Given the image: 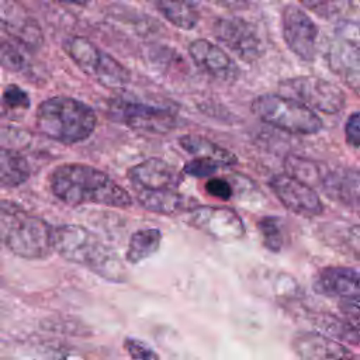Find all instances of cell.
Listing matches in <instances>:
<instances>
[{
    "label": "cell",
    "mask_w": 360,
    "mask_h": 360,
    "mask_svg": "<svg viewBox=\"0 0 360 360\" xmlns=\"http://www.w3.org/2000/svg\"><path fill=\"white\" fill-rule=\"evenodd\" d=\"M329 69L360 96V42L336 37L326 52Z\"/></svg>",
    "instance_id": "16"
},
{
    "label": "cell",
    "mask_w": 360,
    "mask_h": 360,
    "mask_svg": "<svg viewBox=\"0 0 360 360\" xmlns=\"http://www.w3.org/2000/svg\"><path fill=\"white\" fill-rule=\"evenodd\" d=\"M179 145L194 158L210 159L219 166H232L238 162V158L233 152L201 135H181L179 138Z\"/></svg>",
    "instance_id": "20"
},
{
    "label": "cell",
    "mask_w": 360,
    "mask_h": 360,
    "mask_svg": "<svg viewBox=\"0 0 360 360\" xmlns=\"http://www.w3.org/2000/svg\"><path fill=\"white\" fill-rule=\"evenodd\" d=\"M284 167L287 170V174L304 181L311 187L312 184H321L326 176V173L321 170V166L318 163L295 155H288L285 158Z\"/></svg>",
    "instance_id": "25"
},
{
    "label": "cell",
    "mask_w": 360,
    "mask_h": 360,
    "mask_svg": "<svg viewBox=\"0 0 360 360\" xmlns=\"http://www.w3.org/2000/svg\"><path fill=\"white\" fill-rule=\"evenodd\" d=\"M162 242V232L158 228H143L135 231L128 242L125 259L131 264H136L155 255Z\"/></svg>",
    "instance_id": "23"
},
{
    "label": "cell",
    "mask_w": 360,
    "mask_h": 360,
    "mask_svg": "<svg viewBox=\"0 0 360 360\" xmlns=\"http://www.w3.org/2000/svg\"><path fill=\"white\" fill-rule=\"evenodd\" d=\"M311 322L321 330V333L340 343L359 345L360 342V335L345 318L342 319L328 312H316L311 316Z\"/></svg>",
    "instance_id": "24"
},
{
    "label": "cell",
    "mask_w": 360,
    "mask_h": 360,
    "mask_svg": "<svg viewBox=\"0 0 360 360\" xmlns=\"http://www.w3.org/2000/svg\"><path fill=\"white\" fill-rule=\"evenodd\" d=\"M305 8L329 21L342 20L352 10V0H298Z\"/></svg>",
    "instance_id": "26"
},
{
    "label": "cell",
    "mask_w": 360,
    "mask_h": 360,
    "mask_svg": "<svg viewBox=\"0 0 360 360\" xmlns=\"http://www.w3.org/2000/svg\"><path fill=\"white\" fill-rule=\"evenodd\" d=\"M359 281H360V273H359Z\"/></svg>",
    "instance_id": "39"
},
{
    "label": "cell",
    "mask_w": 360,
    "mask_h": 360,
    "mask_svg": "<svg viewBox=\"0 0 360 360\" xmlns=\"http://www.w3.org/2000/svg\"><path fill=\"white\" fill-rule=\"evenodd\" d=\"M55 1H59L63 4H70V6H79V7H86L90 3V0H55Z\"/></svg>",
    "instance_id": "37"
},
{
    "label": "cell",
    "mask_w": 360,
    "mask_h": 360,
    "mask_svg": "<svg viewBox=\"0 0 360 360\" xmlns=\"http://www.w3.org/2000/svg\"><path fill=\"white\" fill-rule=\"evenodd\" d=\"M138 202L148 211L174 215L195 208L197 202L191 197L179 193L174 188H141L134 187Z\"/></svg>",
    "instance_id": "19"
},
{
    "label": "cell",
    "mask_w": 360,
    "mask_h": 360,
    "mask_svg": "<svg viewBox=\"0 0 360 360\" xmlns=\"http://www.w3.org/2000/svg\"><path fill=\"white\" fill-rule=\"evenodd\" d=\"M257 229L259 233L262 236V242L263 246L273 252V253H278L283 249L284 245V236L281 232V226H280V221L276 217H263L259 222H257Z\"/></svg>",
    "instance_id": "27"
},
{
    "label": "cell",
    "mask_w": 360,
    "mask_h": 360,
    "mask_svg": "<svg viewBox=\"0 0 360 360\" xmlns=\"http://www.w3.org/2000/svg\"><path fill=\"white\" fill-rule=\"evenodd\" d=\"M339 311L342 316L357 330L360 335V305L354 301H343L339 304Z\"/></svg>",
    "instance_id": "33"
},
{
    "label": "cell",
    "mask_w": 360,
    "mask_h": 360,
    "mask_svg": "<svg viewBox=\"0 0 360 360\" xmlns=\"http://www.w3.org/2000/svg\"><path fill=\"white\" fill-rule=\"evenodd\" d=\"M281 32L287 48L297 58L305 62L315 59L319 30L302 8L294 4L283 8Z\"/></svg>",
    "instance_id": "10"
},
{
    "label": "cell",
    "mask_w": 360,
    "mask_h": 360,
    "mask_svg": "<svg viewBox=\"0 0 360 360\" xmlns=\"http://www.w3.org/2000/svg\"><path fill=\"white\" fill-rule=\"evenodd\" d=\"M63 51L83 73L103 87L122 89L131 82L129 70L86 37H68Z\"/></svg>",
    "instance_id": "6"
},
{
    "label": "cell",
    "mask_w": 360,
    "mask_h": 360,
    "mask_svg": "<svg viewBox=\"0 0 360 360\" xmlns=\"http://www.w3.org/2000/svg\"><path fill=\"white\" fill-rule=\"evenodd\" d=\"M291 349L301 360H356L345 345L321 332L295 333Z\"/></svg>",
    "instance_id": "15"
},
{
    "label": "cell",
    "mask_w": 360,
    "mask_h": 360,
    "mask_svg": "<svg viewBox=\"0 0 360 360\" xmlns=\"http://www.w3.org/2000/svg\"><path fill=\"white\" fill-rule=\"evenodd\" d=\"M215 39L245 62H253L263 53L262 38L256 27L242 17H219L212 24Z\"/></svg>",
    "instance_id": "9"
},
{
    "label": "cell",
    "mask_w": 360,
    "mask_h": 360,
    "mask_svg": "<svg viewBox=\"0 0 360 360\" xmlns=\"http://www.w3.org/2000/svg\"><path fill=\"white\" fill-rule=\"evenodd\" d=\"M108 115L134 131L156 135L170 132L177 122L176 114L166 107L127 98H112L108 103Z\"/></svg>",
    "instance_id": "8"
},
{
    "label": "cell",
    "mask_w": 360,
    "mask_h": 360,
    "mask_svg": "<svg viewBox=\"0 0 360 360\" xmlns=\"http://www.w3.org/2000/svg\"><path fill=\"white\" fill-rule=\"evenodd\" d=\"M278 91L311 110L325 114H338L346 105L343 90L335 83L318 76H295L278 83Z\"/></svg>",
    "instance_id": "7"
},
{
    "label": "cell",
    "mask_w": 360,
    "mask_h": 360,
    "mask_svg": "<svg viewBox=\"0 0 360 360\" xmlns=\"http://www.w3.org/2000/svg\"><path fill=\"white\" fill-rule=\"evenodd\" d=\"M53 250L65 260L86 267L104 280L114 283L127 280V270L120 256L83 225L63 224L55 228Z\"/></svg>",
    "instance_id": "2"
},
{
    "label": "cell",
    "mask_w": 360,
    "mask_h": 360,
    "mask_svg": "<svg viewBox=\"0 0 360 360\" xmlns=\"http://www.w3.org/2000/svg\"><path fill=\"white\" fill-rule=\"evenodd\" d=\"M3 103L10 110H27L30 107L28 94L17 84H8L3 91Z\"/></svg>",
    "instance_id": "30"
},
{
    "label": "cell",
    "mask_w": 360,
    "mask_h": 360,
    "mask_svg": "<svg viewBox=\"0 0 360 360\" xmlns=\"http://www.w3.org/2000/svg\"><path fill=\"white\" fill-rule=\"evenodd\" d=\"M7 112H8V108H7V107H6V104L3 103V98L0 97V117L7 115Z\"/></svg>",
    "instance_id": "38"
},
{
    "label": "cell",
    "mask_w": 360,
    "mask_h": 360,
    "mask_svg": "<svg viewBox=\"0 0 360 360\" xmlns=\"http://www.w3.org/2000/svg\"><path fill=\"white\" fill-rule=\"evenodd\" d=\"M205 190L214 195V197H218L221 200H229L232 197V187L231 184L224 180V179H218V177H214V179H210L205 184Z\"/></svg>",
    "instance_id": "34"
},
{
    "label": "cell",
    "mask_w": 360,
    "mask_h": 360,
    "mask_svg": "<svg viewBox=\"0 0 360 360\" xmlns=\"http://www.w3.org/2000/svg\"><path fill=\"white\" fill-rule=\"evenodd\" d=\"M252 112L263 122L295 135H312L322 129V120L302 103L276 93L255 97Z\"/></svg>",
    "instance_id": "5"
},
{
    "label": "cell",
    "mask_w": 360,
    "mask_h": 360,
    "mask_svg": "<svg viewBox=\"0 0 360 360\" xmlns=\"http://www.w3.org/2000/svg\"><path fill=\"white\" fill-rule=\"evenodd\" d=\"M0 66L8 72L20 73L27 68V59L22 52L11 42L0 38Z\"/></svg>",
    "instance_id": "28"
},
{
    "label": "cell",
    "mask_w": 360,
    "mask_h": 360,
    "mask_svg": "<svg viewBox=\"0 0 360 360\" xmlns=\"http://www.w3.org/2000/svg\"><path fill=\"white\" fill-rule=\"evenodd\" d=\"M0 242L15 256L42 260L53 252V228L11 200H0Z\"/></svg>",
    "instance_id": "3"
},
{
    "label": "cell",
    "mask_w": 360,
    "mask_h": 360,
    "mask_svg": "<svg viewBox=\"0 0 360 360\" xmlns=\"http://www.w3.org/2000/svg\"><path fill=\"white\" fill-rule=\"evenodd\" d=\"M124 349L132 360H159L158 353L148 343L136 338H125Z\"/></svg>",
    "instance_id": "29"
},
{
    "label": "cell",
    "mask_w": 360,
    "mask_h": 360,
    "mask_svg": "<svg viewBox=\"0 0 360 360\" xmlns=\"http://www.w3.org/2000/svg\"><path fill=\"white\" fill-rule=\"evenodd\" d=\"M31 176V169L24 156L0 145V186L20 187Z\"/></svg>",
    "instance_id": "22"
},
{
    "label": "cell",
    "mask_w": 360,
    "mask_h": 360,
    "mask_svg": "<svg viewBox=\"0 0 360 360\" xmlns=\"http://www.w3.org/2000/svg\"><path fill=\"white\" fill-rule=\"evenodd\" d=\"M0 30L28 51H38L45 42L39 22L18 0H0Z\"/></svg>",
    "instance_id": "12"
},
{
    "label": "cell",
    "mask_w": 360,
    "mask_h": 360,
    "mask_svg": "<svg viewBox=\"0 0 360 360\" xmlns=\"http://www.w3.org/2000/svg\"><path fill=\"white\" fill-rule=\"evenodd\" d=\"M52 194L66 205L97 204L115 208L132 205L131 194L105 172L84 163H63L48 177Z\"/></svg>",
    "instance_id": "1"
},
{
    "label": "cell",
    "mask_w": 360,
    "mask_h": 360,
    "mask_svg": "<svg viewBox=\"0 0 360 360\" xmlns=\"http://www.w3.org/2000/svg\"><path fill=\"white\" fill-rule=\"evenodd\" d=\"M312 288L315 292L343 300H359L360 298V281L359 271L352 267L343 266H328L321 269L315 278Z\"/></svg>",
    "instance_id": "17"
},
{
    "label": "cell",
    "mask_w": 360,
    "mask_h": 360,
    "mask_svg": "<svg viewBox=\"0 0 360 360\" xmlns=\"http://www.w3.org/2000/svg\"><path fill=\"white\" fill-rule=\"evenodd\" d=\"M155 6L165 20L180 30L190 31L200 21V10L193 0H156Z\"/></svg>",
    "instance_id": "21"
},
{
    "label": "cell",
    "mask_w": 360,
    "mask_h": 360,
    "mask_svg": "<svg viewBox=\"0 0 360 360\" xmlns=\"http://www.w3.org/2000/svg\"><path fill=\"white\" fill-rule=\"evenodd\" d=\"M187 222L221 242L238 240L245 235L243 221L235 210L226 207H195L188 212Z\"/></svg>",
    "instance_id": "13"
},
{
    "label": "cell",
    "mask_w": 360,
    "mask_h": 360,
    "mask_svg": "<svg viewBox=\"0 0 360 360\" xmlns=\"http://www.w3.org/2000/svg\"><path fill=\"white\" fill-rule=\"evenodd\" d=\"M345 139L349 146L360 148V111L352 112L346 120Z\"/></svg>",
    "instance_id": "32"
},
{
    "label": "cell",
    "mask_w": 360,
    "mask_h": 360,
    "mask_svg": "<svg viewBox=\"0 0 360 360\" xmlns=\"http://www.w3.org/2000/svg\"><path fill=\"white\" fill-rule=\"evenodd\" d=\"M35 125L44 136L63 145H75L90 138L97 127V115L77 98L53 96L38 104Z\"/></svg>",
    "instance_id": "4"
},
{
    "label": "cell",
    "mask_w": 360,
    "mask_h": 360,
    "mask_svg": "<svg viewBox=\"0 0 360 360\" xmlns=\"http://www.w3.org/2000/svg\"><path fill=\"white\" fill-rule=\"evenodd\" d=\"M188 55L194 65L205 75L225 83H232L239 77L236 62L217 44L198 38L190 42Z\"/></svg>",
    "instance_id": "14"
},
{
    "label": "cell",
    "mask_w": 360,
    "mask_h": 360,
    "mask_svg": "<svg viewBox=\"0 0 360 360\" xmlns=\"http://www.w3.org/2000/svg\"><path fill=\"white\" fill-rule=\"evenodd\" d=\"M218 167H219V165L210 159L194 158L193 160H190L188 163L184 165L183 172L187 176H193V177H207V176L214 174Z\"/></svg>",
    "instance_id": "31"
},
{
    "label": "cell",
    "mask_w": 360,
    "mask_h": 360,
    "mask_svg": "<svg viewBox=\"0 0 360 360\" xmlns=\"http://www.w3.org/2000/svg\"><path fill=\"white\" fill-rule=\"evenodd\" d=\"M128 179L134 187L174 188L181 180L177 170L159 158H149L128 169Z\"/></svg>",
    "instance_id": "18"
},
{
    "label": "cell",
    "mask_w": 360,
    "mask_h": 360,
    "mask_svg": "<svg viewBox=\"0 0 360 360\" xmlns=\"http://www.w3.org/2000/svg\"><path fill=\"white\" fill-rule=\"evenodd\" d=\"M211 4H215L221 8L229 10V11H240L249 7L250 0H205Z\"/></svg>",
    "instance_id": "35"
},
{
    "label": "cell",
    "mask_w": 360,
    "mask_h": 360,
    "mask_svg": "<svg viewBox=\"0 0 360 360\" xmlns=\"http://www.w3.org/2000/svg\"><path fill=\"white\" fill-rule=\"evenodd\" d=\"M347 243H349L350 249L357 256H360V225L350 226V229L347 232Z\"/></svg>",
    "instance_id": "36"
},
{
    "label": "cell",
    "mask_w": 360,
    "mask_h": 360,
    "mask_svg": "<svg viewBox=\"0 0 360 360\" xmlns=\"http://www.w3.org/2000/svg\"><path fill=\"white\" fill-rule=\"evenodd\" d=\"M269 187L278 201L295 215L314 218L323 212V204L318 193L311 186L287 173L274 174L269 180Z\"/></svg>",
    "instance_id": "11"
}]
</instances>
